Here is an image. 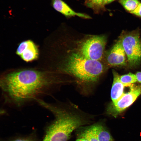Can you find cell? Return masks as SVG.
<instances>
[{
  "mask_svg": "<svg viewBox=\"0 0 141 141\" xmlns=\"http://www.w3.org/2000/svg\"><path fill=\"white\" fill-rule=\"evenodd\" d=\"M54 72L31 68L11 71L2 74L0 86L5 99L17 105L38 99L53 86L61 83Z\"/></svg>",
  "mask_w": 141,
  "mask_h": 141,
  "instance_id": "cell-1",
  "label": "cell"
},
{
  "mask_svg": "<svg viewBox=\"0 0 141 141\" xmlns=\"http://www.w3.org/2000/svg\"><path fill=\"white\" fill-rule=\"evenodd\" d=\"M40 105L51 112L55 119L48 127L42 141H67L72 132L79 127L92 123L91 115L74 108H63L45 102L39 99Z\"/></svg>",
  "mask_w": 141,
  "mask_h": 141,
  "instance_id": "cell-2",
  "label": "cell"
},
{
  "mask_svg": "<svg viewBox=\"0 0 141 141\" xmlns=\"http://www.w3.org/2000/svg\"><path fill=\"white\" fill-rule=\"evenodd\" d=\"M107 68L103 61L83 58L62 61L54 72L70 76L79 85L87 87L97 83Z\"/></svg>",
  "mask_w": 141,
  "mask_h": 141,
  "instance_id": "cell-3",
  "label": "cell"
},
{
  "mask_svg": "<svg viewBox=\"0 0 141 141\" xmlns=\"http://www.w3.org/2000/svg\"><path fill=\"white\" fill-rule=\"evenodd\" d=\"M107 42V37L104 35L84 34L79 44L81 52L87 58L102 61Z\"/></svg>",
  "mask_w": 141,
  "mask_h": 141,
  "instance_id": "cell-4",
  "label": "cell"
},
{
  "mask_svg": "<svg viewBox=\"0 0 141 141\" xmlns=\"http://www.w3.org/2000/svg\"><path fill=\"white\" fill-rule=\"evenodd\" d=\"M119 39L129 65L132 67L138 66L141 60V39L139 33L134 31L126 33Z\"/></svg>",
  "mask_w": 141,
  "mask_h": 141,
  "instance_id": "cell-5",
  "label": "cell"
},
{
  "mask_svg": "<svg viewBox=\"0 0 141 141\" xmlns=\"http://www.w3.org/2000/svg\"><path fill=\"white\" fill-rule=\"evenodd\" d=\"M129 91L124 93L117 101L111 102L108 106L106 113L117 117L130 106L141 94V84H132Z\"/></svg>",
  "mask_w": 141,
  "mask_h": 141,
  "instance_id": "cell-6",
  "label": "cell"
},
{
  "mask_svg": "<svg viewBox=\"0 0 141 141\" xmlns=\"http://www.w3.org/2000/svg\"><path fill=\"white\" fill-rule=\"evenodd\" d=\"M103 58L104 59L103 62L108 68L121 67L126 65V55L120 39L104 55Z\"/></svg>",
  "mask_w": 141,
  "mask_h": 141,
  "instance_id": "cell-7",
  "label": "cell"
},
{
  "mask_svg": "<svg viewBox=\"0 0 141 141\" xmlns=\"http://www.w3.org/2000/svg\"><path fill=\"white\" fill-rule=\"evenodd\" d=\"M16 53L23 60L26 62L37 59L39 55L37 46L31 40L24 41L20 43Z\"/></svg>",
  "mask_w": 141,
  "mask_h": 141,
  "instance_id": "cell-8",
  "label": "cell"
},
{
  "mask_svg": "<svg viewBox=\"0 0 141 141\" xmlns=\"http://www.w3.org/2000/svg\"><path fill=\"white\" fill-rule=\"evenodd\" d=\"M52 4L55 10L67 17L77 16L85 19L91 18L86 14L75 12L62 0H52Z\"/></svg>",
  "mask_w": 141,
  "mask_h": 141,
  "instance_id": "cell-9",
  "label": "cell"
},
{
  "mask_svg": "<svg viewBox=\"0 0 141 141\" xmlns=\"http://www.w3.org/2000/svg\"><path fill=\"white\" fill-rule=\"evenodd\" d=\"M113 81L110 96L112 102L117 101L124 93L125 86L120 81V76L115 70H113Z\"/></svg>",
  "mask_w": 141,
  "mask_h": 141,
  "instance_id": "cell-10",
  "label": "cell"
},
{
  "mask_svg": "<svg viewBox=\"0 0 141 141\" xmlns=\"http://www.w3.org/2000/svg\"><path fill=\"white\" fill-rule=\"evenodd\" d=\"M92 125L99 141H114L108 129L103 121H99Z\"/></svg>",
  "mask_w": 141,
  "mask_h": 141,
  "instance_id": "cell-11",
  "label": "cell"
},
{
  "mask_svg": "<svg viewBox=\"0 0 141 141\" xmlns=\"http://www.w3.org/2000/svg\"><path fill=\"white\" fill-rule=\"evenodd\" d=\"M77 138H84L89 141H99L92 124L81 126L75 130Z\"/></svg>",
  "mask_w": 141,
  "mask_h": 141,
  "instance_id": "cell-12",
  "label": "cell"
},
{
  "mask_svg": "<svg viewBox=\"0 0 141 141\" xmlns=\"http://www.w3.org/2000/svg\"><path fill=\"white\" fill-rule=\"evenodd\" d=\"M85 5L98 13L104 8L103 0H84Z\"/></svg>",
  "mask_w": 141,
  "mask_h": 141,
  "instance_id": "cell-13",
  "label": "cell"
},
{
  "mask_svg": "<svg viewBox=\"0 0 141 141\" xmlns=\"http://www.w3.org/2000/svg\"><path fill=\"white\" fill-rule=\"evenodd\" d=\"M120 79L125 87H130L137 81L136 74L131 73L120 76Z\"/></svg>",
  "mask_w": 141,
  "mask_h": 141,
  "instance_id": "cell-14",
  "label": "cell"
},
{
  "mask_svg": "<svg viewBox=\"0 0 141 141\" xmlns=\"http://www.w3.org/2000/svg\"><path fill=\"white\" fill-rule=\"evenodd\" d=\"M119 1L125 9L130 12L135 9L140 3L139 0H120Z\"/></svg>",
  "mask_w": 141,
  "mask_h": 141,
  "instance_id": "cell-15",
  "label": "cell"
},
{
  "mask_svg": "<svg viewBox=\"0 0 141 141\" xmlns=\"http://www.w3.org/2000/svg\"><path fill=\"white\" fill-rule=\"evenodd\" d=\"M130 12L132 14L141 17V3H140L135 9Z\"/></svg>",
  "mask_w": 141,
  "mask_h": 141,
  "instance_id": "cell-16",
  "label": "cell"
},
{
  "mask_svg": "<svg viewBox=\"0 0 141 141\" xmlns=\"http://www.w3.org/2000/svg\"><path fill=\"white\" fill-rule=\"evenodd\" d=\"M135 74L137 78V81L141 84V71L137 72Z\"/></svg>",
  "mask_w": 141,
  "mask_h": 141,
  "instance_id": "cell-17",
  "label": "cell"
},
{
  "mask_svg": "<svg viewBox=\"0 0 141 141\" xmlns=\"http://www.w3.org/2000/svg\"><path fill=\"white\" fill-rule=\"evenodd\" d=\"M11 141H32L28 139L24 138H18Z\"/></svg>",
  "mask_w": 141,
  "mask_h": 141,
  "instance_id": "cell-18",
  "label": "cell"
},
{
  "mask_svg": "<svg viewBox=\"0 0 141 141\" xmlns=\"http://www.w3.org/2000/svg\"><path fill=\"white\" fill-rule=\"evenodd\" d=\"M115 0H103V3L104 6L105 5Z\"/></svg>",
  "mask_w": 141,
  "mask_h": 141,
  "instance_id": "cell-19",
  "label": "cell"
},
{
  "mask_svg": "<svg viewBox=\"0 0 141 141\" xmlns=\"http://www.w3.org/2000/svg\"><path fill=\"white\" fill-rule=\"evenodd\" d=\"M75 141H89L87 139L84 138H77Z\"/></svg>",
  "mask_w": 141,
  "mask_h": 141,
  "instance_id": "cell-20",
  "label": "cell"
}]
</instances>
